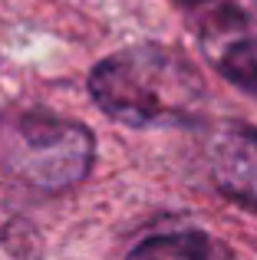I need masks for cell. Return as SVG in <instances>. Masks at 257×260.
<instances>
[{"instance_id":"6da1fadb","label":"cell","mask_w":257,"mask_h":260,"mask_svg":"<svg viewBox=\"0 0 257 260\" xmlns=\"http://www.w3.org/2000/svg\"><path fill=\"white\" fill-rule=\"evenodd\" d=\"M89 92L109 119L132 128L188 125L205 112L208 99L191 59L155 43L103 59L89 73Z\"/></svg>"},{"instance_id":"7a4b0ae2","label":"cell","mask_w":257,"mask_h":260,"mask_svg":"<svg viewBox=\"0 0 257 260\" xmlns=\"http://www.w3.org/2000/svg\"><path fill=\"white\" fill-rule=\"evenodd\" d=\"M96 142L79 122L56 115H20L4 139V161L20 181L40 191H63L79 184L92 168Z\"/></svg>"},{"instance_id":"3957f363","label":"cell","mask_w":257,"mask_h":260,"mask_svg":"<svg viewBox=\"0 0 257 260\" xmlns=\"http://www.w3.org/2000/svg\"><path fill=\"white\" fill-rule=\"evenodd\" d=\"M198 43L208 63L247 95H257V26L234 4H214L198 17Z\"/></svg>"},{"instance_id":"277c9868","label":"cell","mask_w":257,"mask_h":260,"mask_svg":"<svg viewBox=\"0 0 257 260\" xmlns=\"http://www.w3.org/2000/svg\"><path fill=\"white\" fill-rule=\"evenodd\" d=\"M208 172L214 188L241 208L257 211V128L224 125L208 145Z\"/></svg>"},{"instance_id":"5b68a950","label":"cell","mask_w":257,"mask_h":260,"mask_svg":"<svg viewBox=\"0 0 257 260\" xmlns=\"http://www.w3.org/2000/svg\"><path fill=\"white\" fill-rule=\"evenodd\" d=\"M128 254L158 257V260H211V257H228L231 250L201 231H175V234H155L148 241L135 244Z\"/></svg>"}]
</instances>
